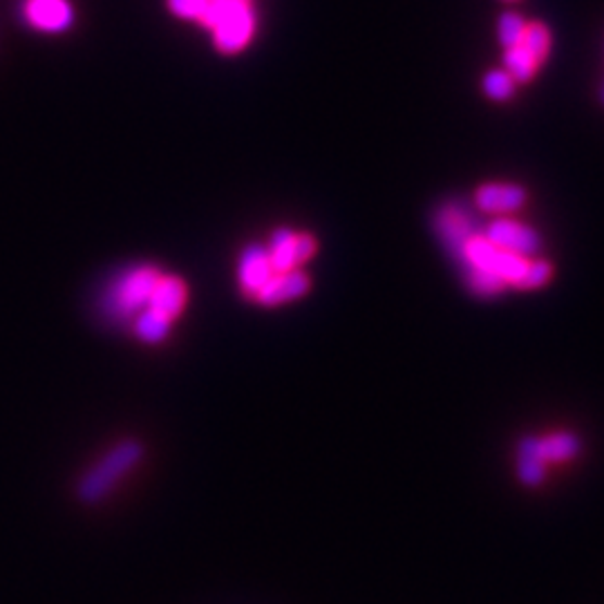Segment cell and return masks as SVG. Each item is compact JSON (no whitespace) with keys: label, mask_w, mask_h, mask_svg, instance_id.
<instances>
[{"label":"cell","mask_w":604,"mask_h":604,"mask_svg":"<svg viewBox=\"0 0 604 604\" xmlns=\"http://www.w3.org/2000/svg\"><path fill=\"white\" fill-rule=\"evenodd\" d=\"M187 300H189V290L184 280L175 275H159L149 305L132 321V332L144 343L164 340L172 323L184 311Z\"/></svg>","instance_id":"1"},{"label":"cell","mask_w":604,"mask_h":604,"mask_svg":"<svg viewBox=\"0 0 604 604\" xmlns=\"http://www.w3.org/2000/svg\"><path fill=\"white\" fill-rule=\"evenodd\" d=\"M144 448L141 444L128 439L119 441L105 452L97 464L81 477L79 481V497L83 502H99L105 494H111L119 481H124L134 466L139 464Z\"/></svg>","instance_id":"2"},{"label":"cell","mask_w":604,"mask_h":604,"mask_svg":"<svg viewBox=\"0 0 604 604\" xmlns=\"http://www.w3.org/2000/svg\"><path fill=\"white\" fill-rule=\"evenodd\" d=\"M216 34V46L224 54L244 50L254 37L256 14L252 0H210V12L202 23Z\"/></svg>","instance_id":"3"},{"label":"cell","mask_w":604,"mask_h":604,"mask_svg":"<svg viewBox=\"0 0 604 604\" xmlns=\"http://www.w3.org/2000/svg\"><path fill=\"white\" fill-rule=\"evenodd\" d=\"M159 275L162 273L155 267L128 269L126 273H121L117 278V282L111 287L105 307H108L117 318H126V321L132 323L134 318L149 305Z\"/></svg>","instance_id":"4"},{"label":"cell","mask_w":604,"mask_h":604,"mask_svg":"<svg viewBox=\"0 0 604 604\" xmlns=\"http://www.w3.org/2000/svg\"><path fill=\"white\" fill-rule=\"evenodd\" d=\"M484 235L497 248H502V252H509V254H515V256H522V258H532L542 246V240L536 231H532L526 224H522V222H517V220L504 218V216L494 218L486 227Z\"/></svg>","instance_id":"5"},{"label":"cell","mask_w":604,"mask_h":604,"mask_svg":"<svg viewBox=\"0 0 604 604\" xmlns=\"http://www.w3.org/2000/svg\"><path fill=\"white\" fill-rule=\"evenodd\" d=\"M278 271L273 269L267 246H248L240 256V265H237V280L240 287L248 298H256V294L265 287V284L275 275Z\"/></svg>","instance_id":"6"},{"label":"cell","mask_w":604,"mask_h":604,"mask_svg":"<svg viewBox=\"0 0 604 604\" xmlns=\"http://www.w3.org/2000/svg\"><path fill=\"white\" fill-rule=\"evenodd\" d=\"M307 292H309L307 273L300 271V269H292V271H284V273H275L265 284V287L256 294L254 300H258L265 307H275V305L298 300Z\"/></svg>","instance_id":"7"},{"label":"cell","mask_w":604,"mask_h":604,"mask_svg":"<svg viewBox=\"0 0 604 604\" xmlns=\"http://www.w3.org/2000/svg\"><path fill=\"white\" fill-rule=\"evenodd\" d=\"M477 206L490 216H509L524 206L526 191L517 184H484L475 195Z\"/></svg>","instance_id":"8"},{"label":"cell","mask_w":604,"mask_h":604,"mask_svg":"<svg viewBox=\"0 0 604 604\" xmlns=\"http://www.w3.org/2000/svg\"><path fill=\"white\" fill-rule=\"evenodd\" d=\"M27 18L46 31H63L73 23V8L67 0H27Z\"/></svg>","instance_id":"9"},{"label":"cell","mask_w":604,"mask_h":604,"mask_svg":"<svg viewBox=\"0 0 604 604\" xmlns=\"http://www.w3.org/2000/svg\"><path fill=\"white\" fill-rule=\"evenodd\" d=\"M437 231L441 235V240L446 242L448 248L457 252V248L464 244L475 231L473 220L468 218V213L461 210L459 206H444L437 216Z\"/></svg>","instance_id":"10"},{"label":"cell","mask_w":604,"mask_h":604,"mask_svg":"<svg viewBox=\"0 0 604 604\" xmlns=\"http://www.w3.org/2000/svg\"><path fill=\"white\" fill-rule=\"evenodd\" d=\"M296 235L298 233H294L290 229H280L271 235L267 254H269V260H271V265L278 273L300 269L298 254H296Z\"/></svg>","instance_id":"11"},{"label":"cell","mask_w":604,"mask_h":604,"mask_svg":"<svg viewBox=\"0 0 604 604\" xmlns=\"http://www.w3.org/2000/svg\"><path fill=\"white\" fill-rule=\"evenodd\" d=\"M544 461L538 450V437H526L517 450V475L526 486H538L544 479Z\"/></svg>","instance_id":"12"},{"label":"cell","mask_w":604,"mask_h":604,"mask_svg":"<svg viewBox=\"0 0 604 604\" xmlns=\"http://www.w3.org/2000/svg\"><path fill=\"white\" fill-rule=\"evenodd\" d=\"M538 450L544 464H560L578 454L580 441L571 433H553L549 437H538Z\"/></svg>","instance_id":"13"},{"label":"cell","mask_w":604,"mask_h":604,"mask_svg":"<svg viewBox=\"0 0 604 604\" xmlns=\"http://www.w3.org/2000/svg\"><path fill=\"white\" fill-rule=\"evenodd\" d=\"M504 65L506 73L517 81V83H526L532 77H536L540 63L536 61V56L528 54L522 46H513L506 48V56H504Z\"/></svg>","instance_id":"14"},{"label":"cell","mask_w":604,"mask_h":604,"mask_svg":"<svg viewBox=\"0 0 604 604\" xmlns=\"http://www.w3.org/2000/svg\"><path fill=\"white\" fill-rule=\"evenodd\" d=\"M519 46L528 54L536 56L538 63L547 61V56L551 52V31H549V27L542 25V23H526V29L522 34Z\"/></svg>","instance_id":"15"},{"label":"cell","mask_w":604,"mask_h":604,"mask_svg":"<svg viewBox=\"0 0 604 604\" xmlns=\"http://www.w3.org/2000/svg\"><path fill=\"white\" fill-rule=\"evenodd\" d=\"M515 79L506 73V69H490L484 77V92L494 101H506L515 94Z\"/></svg>","instance_id":"16"},{"label":"cell","mask_w":604,"mask_h":604,"mask_svg":"<svg viewBox=\"0 0 604 604\" xmlns=\"http://www.w3.org/2000/svg\"><path fill=\"white\" fill-rule=\"evenodd\" d=\"M524 29H526V21L519 14H504L500 18V27H497V31H500V43L504 48L519 46Z\"/></svg>","instance_id":"17"},{"label":"cell","mask_w":604,"mask_h":604,"mask_svg":"<svg viewBox=\"0 0 604 604\" xmlns=\"http://www.w3.org/2000/svg\"><path fill=\"white\" fill-rule=\"evenodd\" d=\"M168 5L177 16L200 23H204L210 12V0H168Z\"/></svg>","instance_id":"18"},{"label":"cell","mask_w":604,"mask_h":604,"mask_svg":"<svg viewBox=\"0 0 604 604\" xmlns=\"http://www.w3.org/2000/svg\"><path fill=\"white\" fill-rule=\"evenodd\" d=\"M551 278V265L544 260H530L528 271L524 275L522 290H538L542 284H547Z\"/></svg>","instance_id":"19"},{"label":"cell","mask_w":604,"mask_h":604,"mask_svg":"<svg viewBox=\"0 0 604 604\" xmlns=\"http://www.w3.org/2000/svg\"><path fill=\"white\" fill-rule=\"evenodd\" d=\"M602 101H604V88H602Z\"/></svg>","instance_id":"20"}]
</instances>
